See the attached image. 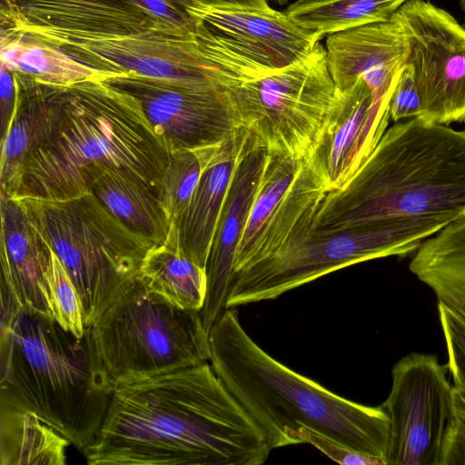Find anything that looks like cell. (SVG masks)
<instances>
[{
    "mask_svg": "<svg viewBox=\"0 0 465 465\" xmlns=\"http://www.w3.org/2000/svg\"><path fill=\"white\" fill-rule=\"evenodd\" d=\"M264 434L210 362L112 389L90 465H262Z\"/></svg>",
    "mask_w": 465,
    "mask_h": 465,
    "instance_id": "6da1fadb",
    "label": "cell"
},
{
    "mask_svg": "<svg viewBox=\"0 0 465 465\" xmlns=\"http://www.w3.org/2000/svg\"><path fill=\"white\" fill-rule=\"evenodd\" d=\"M464 216L465 129L412 117L387 128L353 174L325 194L313 232Z\"/></svg>",
    "mask_w": 465,
    "mask_h": 465,
    "instance_id": "7a4b0ae2",
    "label": "cell"
},
{
    "mask_svg": "<svg viewBox=\"0 0 465 465\" xmlns=\"http://www.w3.org/2000/svg\"><path fill=\"white\" fill-rule=\"evenodd\" d=\"M214 371L261 429L272 450L301 444L302 426L385 462L390 419L380 407L342 398L262 349L226 309L209 331Z\"/></svg>",
    "mask_w": 465,
    "mask_h": 465,
    "instance_id": "3957f363",
    "label": "cell"
},
{
    "mask_svg": "<svg viewBox=\"0 0 465 465\" xmlns=\"http://www.w3.org/2000/svg\"><path fill=\"white\" fill-rule=\"evenodd\" d=\"M65 123L25 163L12 196L67 200L91 193L105 170L134 177L159 193L169 160L140 102L104 79L67 86Z\"/></svg>",
    "mask_w": 465,
    "mask_h": 465,
    "instance_id": "277c9868",
    "label": "cell"
},
{
    "mask_svg": "<svg viewBox=\"0 0 465 465\" xmlns=\"http://www.w3.org/2000/svg\"><path fill=\"white\" fill-rule=\"evenodd\" d=\"M0 404L34 412L83 454L95 440L112 389L83 338L1 296Z\"/></svg>",
    "mask_w": 465,
    "mask_h": 465,
    "instance_id": "5b68a950",
    "label": "cell"
},
{
    "mask_svg": "<svg viewBox=\"0 0 465 465\" xmlns=\"http://www.w3.org/2000/svg\"><path fill=\"white\" fill-rule=\"evenodd\" d=\"M17 198L68 272L82 302L84 325L92 326L138 282L153 245L127 229L92 193L57 201Z\"/></svg>",
    "mask_w": 465,
    "mask_h": 465,
    "instance_id": "8992f818",
    "label": "cell"
},
{
    "mask_svg": "<svg viewBox=\"0 0 465 465\" xmlns=\"http://www.w3.org/2000/svg\"><path fill=\"white\" fill-rule=\"evenodd\" d=\"M227 92L257 148L299 161L328 143L345 104L321 41L299 61L262 68Z\"/></svg>",
    "mask_w": 465,
    "mask_h": 465,
    "instance_id": "52a82bcc",
    "label": "cell"
},
{
    "mask_svg": "<svg viewBox=\"0 0 465 465\" xmlns=\"http://www.w3.org/2000/svg\"><path fill=\"white\" fill-rule=\"evenodd\" d=\"M85 332L111 389L211 359L200 311L177 308L148 293L139 281Z\"/></svg>",
    "mask_w": 465,
    "mask_h": 465,
    "instance_id": "ba28073f",
    "label": "cell"
},
{
    "mask_svg": "<svg viewBox=\"0 0 465 465\" xmlns=\"http://www.w3.org/2000/svg\"><path fill=\"white\" fill-rule=\"evenodd\" d=\"M445 225L437 220H391L310 233L273 255L232 272L226 308L274 300L355 263L412 254L424 240Z\"/></svg>",
    "mask_w": 465,
    "mask_h": 465,
    "instance_id": "9c48e42d",
    "label": "cell"
},
{
    "mask_svg": "<svg viewBox=\"0 0 465 465\" xmlns=\"http://www.w3.org/2000/svg\"><path fill=\"white\" fill-rule=\"evenodd\" d=\"M325 156L324 146L304 161L266 153L232 272L313 232L319 205L331 191Z\"/></svg>",
    "mask_w": 465,
    "mask_h": 465,
    "instance_id": "30bf717a",
    "label": "cell"
},
{
    "mask_svg": "<svg viewBox=\"0 0 465 465\" xmlns=\"http://www.w3.org/2000/svg\"><path fill=\"white\" fill-rule=\"evenodd\" d=\"M448 367L432 354L412 352L391 370L381 405L390 419L385 465H440L447 428L454 417Z\"/></svg>",
    "mask_w": 465,
    "mask_h": 465,
    "instance_id": "8fae6325",
    "label": "cell"
},
{
    "mask_svg": "<svg viewBox=\"0 0 465 465\" xmlns=\"http://www.w3.org/2000/svg\"><path fill=\"white\" fill-rule=\"evenodd\" d=\"M404 30L419 91L420 118L465 123V27L427 0H408L391 16Z\"/></svg>",
    "mask_w": 465,
    "mask_h": 465,
    "instance_id": "7c38bea8",
    "label": "cell"
},
{
    "mask_svg": "<svg viewBox=\"0 0 465 465\" xmlns=\"http://www.w3.org/2000/svg\"><path fill=\"white\" fill-rule=\"evenodd\" d=\"M104 80L140 102L168 151L223 144L242 127L227 91L134 73Z\"/></svg>",
    "mask_w": 465,
    "mask_h": 465,
    "instance_id": "4fadbf2b",
    "label": "cell"
},
{
    "mask_svg": "<svg viewBox=\"0 0 465 465\" xmlns=\"http://www.w3.org/2000/svg\"><path fill=\"white\" fill-rule=\"evenodd\" d=\"M327 64L339 90L348 89L357 78L367 84L376 108L389 111L399 76L410 54V43L392 17L328 35Z\"/></svg>",
    "mask_w": 465,
    "mask_h": 465,
    "instance_id": "5bb4252c",
    "label": "cell"
},
{
    "mask_svg": "<svg viewBox=\"0 0 465 465\" xmlns=\"http://www.w3.org/2000/svg\"><path fill=\"white\" fill-rule=\"evenodd\" d=\"M202 22L262 64L280 69L308 55L320 42L284 11L260 9L222 2L197 1L185 8Z\"/></svg>",
    "mask_w": 465,
    "mask_h": 465,
    "instance_id": "9a60e30c",
    "label": "cell"
},
{
    "mask_svg": "<svg viewBox=\"0 0 465 465\" xmlns=\"http://www.w3.org/2000/svg\"><path fill=\"white\" fill-rule=\"evenodd\" d=\"M265 157L266 151L257 148L247 134L231 179L205 266L207 289L200 313L208 332L227 309L236 250L260 182Z\"/></svg>",
    "mask_w": 465,
    "mask_h": 465,
    "instance_id": "2e32d148",
    "label": "cell"
},
{
    "mask_svg": "<svg viewBox=\"0 0 465 465\" xmlns=\"http://www.w3.org/2000/svg\"><path fill=\"white\" fill-rule=\"evenodd\" d=\"M0 194L1 294L20 310L50 317L45 273L52 248L20 199Z\"/></svg>",
    "mask_w": 465,
    "mask_h": 465,
    "instance_id": "e0dca14e",
    "label": "cell"
},
{
    "mask_svg": "<svg viewBox=\"0 0 465 465\" xmlns=\"http://www.w3.org/2000/svg\"><path fill=\"white\" fill-rule=\"evenodd\" d=\"M12 74L17 102L10 124L1 137L0 161V193L8 195H13L30 157L63 129L69 102L67 87L45 84Z\"/></svg>",
    "mask_w": 465,
    "mask_h": 465,
    "instance_id": "ac0fdd59",
    "label": "cell"
},
{
    "mask_svg": "<svg viewBox=\"0 0 465 465\" xmlns=\"http://www.w3.org/2000/svg\"><path fill=\"white\" fill-rule=\"evenodd\" d=\"M246 130L223 143L205 165L193 196L172 223L181 252L205 269L231 179L246 140Z\"/></svg>",
    "mask_w": 465,
    "mask_h": 465,
    "instance_id": "d6986e66",
    "label": "cell"
},
{
    "mask_svg": "<svg viewBox=\"0 0 465 465\" xmlns=\"http://www.w3.org/2000/svg\"><path fill=\"white\" fill-rule=\"evenodd\" d=\"M345 91V104L327 146L325 166L331 190L348 180L386 131L390 114L376 108L361 77Z\"/></svg>",
    "mask_w": 465,
    "mask_h": 465,
    "instance_id": "ffe728a7",
    "label": "cell"
},
{
    "mask_svg": "<svg viewBox=\"0 0 465 465\" xmlns=\"http://www.w3.org/2000/svg\"><path fill=\"white\" fill-rule=\"evenodd\" d=\"M409 269L439 303L465 318V216L424 240Z\"/></svg>",
    "mask_w": 465,
    "mask_h": 465,
    "instance_id": "44dd1931",
    "label": "cell"
},
{
    "mask_svg": "<svg viewBox=\"0 0 465 465\" xmlns=\"http://www.w3.org/2000/svg\"><path fill=\"white\" fill-rule=\"evenodd\" d=\"M90 193L127 229L153 246L167 240L172 222L158 193L146 183L105 170L94 180Z\"/></svg>",
    "mask_w": 465,
    "mask_h": 465,
    "instance_id": "7402d4cb",
    "label": "cell"
},
{
    "mask_svg": "<svg viewBox=\"0 0 465 465\" xmlns=\"http://www.w3.org/2000/svg\"><path fill=\"white\" fill-rule=\"evenodd\" d=\"M138 281L148 293L177 308L201 311L203 306L205 269L181 252L173 225L167 240L147 252Z\"/></svg>",
    "mask_w": 465,
    "mask_h": 465,
    "instance_id": "603a6c76",
    "label": "cell"
},
{
    "mask_svg": "<svg viewBox=\"0 0 465 465\" xmlns=\"http://www.w3.org/2000/svg\"><path fill=\"white\" fill-rule=\"evenodd\" d=\"M2 65L37 83L67 87L79 81L117 76L78 61L63 49L2 29Z\"/></svg>",
    "mask_w": 465,
    "mask_h": 465,
    "instance_id": "cb8c5ba5",
    "label": "cell"
},
{
    "mask_svg": "<svg viewBox=\"0 0 465 465\" xmlns=\"http://www.w3.org/2000/svg\"><path fill=\"white\" fill-rule=\"evenodd\" d=\"M69 445L34 412L0 404L1 465H63Z\"/></svg>",
    "mask_w": 465,
    "mask_h": 465,
    "instance_id": "d4e9b609",
    "label": "cell"
},
{
    "mask_svg": "<svg viewBox=\"0 0 465 465\" xmlns=\"http://www.w3.org/2000/svg\"><path fill=\"white\" fill-rule=\"evenodd\" d=\"M408 0H328L309 5L293 2L284 10L318 41L342 30L385 22Z\"/></svg>",
    "mask_w": 465,
    "mask_h": 465,
    "instance_id": "484cf974",
    "label": "cell"
},
{
    "mask_svg": "<svg viewBox=\"0 0 465 465\" xmlns=\"http://www.w3.org/2000/svg\"><path fill=\"white\" fill-rule=\"evenodd\" d=\"M223 144L169 151L158 196L172 223L187 207L205 165Z\"/></svg>",
    "mask_w": 465,
    "mask_h": 465,
    "instance_id": "4316f807",
    "label": "cell"
},
{
    "mask_svg": "<svg viewBox=\"0 0 465 465\" xmlns=\"http://www.w3.org/2000/svg\"><path fill=\"white\" fill-rule=\"evenodd\" d=\"M50 317L77 338L85 334L83 305L78 292L57 254L52 249L45 273Z\"/></svg>",
    "mask_w": 465,
    "mask_h": 465,
    "instance_id": "83f0119b",
    "label": "cell"
},
{
    "mask_svg": "<svg viewBox=\"0 0 465 465\" xmlns=\"http://www.w3.org/2000/svg\"><path fill=\"white\" fill-rule=\"evenodd\" d=\"M438 312L446 343L448 371L454 387L465 391V318L439 302Z\"/></svg>",
    "mask_w": 465,
    "mask_h": 465,
    "instance_id": "f1b7e54d",
    "label": "cell"
},
{
    "mask_svg": "<svg viewBox=\"0 0 465 465\" xmlns=\"http://www.w3.org/2000/svg\"><path fill=\"white\" fill-rule=\"evenodd\" d=\"M301 443H309L328 458L341 465H385L377 456L356 450L340 441L302 426L298 430Z\"/></svg>",
    "mask_w": 465,
    "mask_h": 465,
    "instance_id": "f546056e",
    "label": "cell"
},
{
    "mask_svg": "<svg viewBox=\"0 0 465 465\" xmlns=\"http://www.w3.org/2000/svg\"><path fill=\"white\" fill-rule=\"evenodd\" d=\"M421 104L413 72L406 63L393 90L390 106V118L394 122L418 117L420 114Z\"/></svg>",
    "mask_w": 465,
    "mask_h": 465,
    "instance_id": "4dcf8cb0",
    "label": "cell"
},
{
    "mask_svg": "<svg viewBox=\"0 0 465 465\" xmlns=\"http://www.w3.org/2000/svg\"><path fill=\"white\" fill-rule=\"evenodd\" d=\"M440 465H465V421L456 415L446 430Z\"/></svg>",
    "mask_w": 465,
    "mask_h": 465,
    "instance_id": "1f68e13d",
    "label": "cell"
},
{
    "mask_svg": "<svg viewBox=\"0 0 465 465\" xmlns=\"http://www.w3.org/2000/svg\"><path fill=\"white\" fill-rule=\"evenodd\" d=\"M17 102V90L13 74L4 65L1 70V137L12 120Z\"/></svg>",
    "mask_w": 465,
    "mask_h": 465,
    "instance_id": "d6a6232c",
    "label": "cell"
},
{
    "mask_svg": "<svg viewBox=\"0 0 465 465\" xmlns=\"http://www.w3.org/2000/svg\"><path fill=\"white\" fill-rule=\"evenodd\" d=\"M452 399L454 414L465 421V391L453 386Z\"/></svg>",
    "mask_w": 465,
    "mask_h": 465,
    "instance_id": "836d02e7",
    "label": "cell"
},
{
    "mask_svg": "<svg viewBox=\"0 0 465 465\" xmlns=\"http://www.w3.org/2000/svg\"><path fill=\"white\" fill-rule=\"evenodd\" d=\"M210 2H222L242 6L266 9L270 7L268 0H209Z\"/></svg>",
    "mask_w": 465,
    "mask_h": 465,
    "instance_id": "e575fe53",
    "label": "cell"
},
{
    "mask_svg": "<svg viewBox=\"0 0 465 465\" xmlns=\"http://www.w3.org/2000/svg\"><path fill=\"white\" fill-rule=\"evenodd\" d=\"M324 1H328V0H295V1H293V3L296 5H309V4L324 2Z\"/></svg>",
    "mask_w": 465,
    "mask_h": 465,
    "instance_id": "d590c367",
    "label": "cell"
},
{
    "mask_svg": "<svg viewBox=\"0 0 465 465\" xmlns=\"http://www.w3.org/2000/svg\"><path fill=\"white\" fill-rule=\"evenodd\" d=\"M272 1L274 2L275 5L283 6V5H286L290 0H272Z\"/></svg>",
    "mask_w": 465,
    "mask_h": 465,
    "instance_id": "8d00e7d4",
    "label": "cell"
},
{
    "mask_svg": "<svg viewBox=\"0 0 465 465\" xmlns=\"http://www.w3.org/2000/svg\"><path fill=\"white\" fill-rule=\"evenodd\" d=\"M460 3L461 9L465 15V0H460Z\"/></svg>",
    "mask_w": 465,
    "mask_h": 465,
    "instance_id": "74e56055",
    "label": "cell"
}]
</instances>
